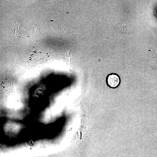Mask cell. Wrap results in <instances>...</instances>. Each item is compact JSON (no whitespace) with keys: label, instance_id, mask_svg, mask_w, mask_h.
Returning a JSON list of instances; mask_svg holds the SVG:
<instances>
[{"label":"cell","instance_id":"1","mask_svg":"<svg viewBox=\"0 0 157 157\" xmlns=\"http://www.w3.org/2000/svg\"><path fill=\"white\" fill-rule=\"evenodd\" d=\"M48 57V54L42 52H39L31 55L30 61L32 63L39 64L46 61Z\"/></svg>","mask_w":157,"mask_h":157},{"label":"cell","instance_id":"2","mask_svg":"<svg viewBox=\"0 0 157 157\" xmlns=\"http://www.w3.org/2000/svg\"><path fill=\"white\" fill-rule=\"evenodd\" d=\"M119 77L116 74H111L107 77V82L108 86L112 88L117 87L120 84Z\"/></svg>","mask_w":157,"mask_h":157}]
</instances>
